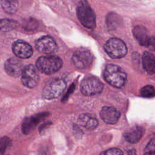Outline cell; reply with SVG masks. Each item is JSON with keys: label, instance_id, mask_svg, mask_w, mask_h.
I'll return each mask as SVG.
<instances>
[{"label": "cell", "instance_id": "obj_23", "mask_svg": "<svg viewBox=\"0 0 155 155\" xmlns=\"http://www.w3.org/2000/svg\"><path fill=\"white\" fill-rule=\"evenodd\" d=\"M11 143L8 137H4L0 139V155H2L6 150L8 146Z\"/></svg>", "mask_w": 155, "mask_h": 155}, {"label": "cell", "instance_id": "obj_4", "mask_svg": "<svg viewBox=\"0 0 155 155\" xmlns=\"http://www.w3.org/2000/svg\"><path fill=\"white\" fill-rule=\"evenodd\" d=\"M104 50L113 59L122 58L127 53V47L125 43L117 38L109 39L104 45Z\"/></svg>", "mask_w": 155, "mask_h": 155}, {"label": "cell", "instance_id": "obj_22", "mask_svg": "<svg viewBox=\"0 0 155 155\" xmlns=\"http://www.w3.org/2000/svg\"><path fill=\"white\" fill-rule=\"evenodd\" d=\"M38 25V22L35 19L30 18L25 21L23 24V28L27 31L33 30L37 28Z\"/></svg>", "mask_w": 155, "mask_h": 155}, {"label": "cell", "instance_id": "obj_25", "mask_svg": "<svg viewBox=\"0 0 155 155\" xmlns=\"http://www.w3.org/2000/svg\"><path fill=\"white\" fill-rule=\"evenodd\" d=\"M144 155H155L154 154V141L152 139L151 141L147 145L145 148Z\"/></svg>", "mask_w": 155, "mask_h": 155}, {"label": "cell", "instance_id": "obj_21", "mask_svg": "<svg viewBox=\"0 0 155 155\" xmlns=\"http://www.w3.org/2000/svg\"><path fill=\"white\" fill-rule=\"evenodd\" d=\"M140 96L143 97L151 98L154 96L155 91L153 86L151 85H147L142 87L140 90Z\"/></svg>", "mask_w": 155, "mask_h": 155}, {"label": "cell", "instance_id": "obj_7", "mask_svg": "<svg viewBox=\"0 0 155 155\" xmlns=\"http://www.w3.org/2000/svg\"><path fill=\"white\" fill-rule=\"evenodd\" d=\"M104 88L103 83L96 77L90 76L84 79L80 85L82 93L85 96L100 94Z\"/></svg>", "mask_w": 155, "mask_h": 155}, {"label": "cell", "instance_id": "obj_16", "mask_svg": "<svg viewBox=\"0 0 155 155\" xmlns=\"http://www.w3.org/2000/svg\"><path fill=\"white\" fill-rule=\"evenodd\" d=\"M78 122L81 126L88 130L94 129L98 125V120L96 117L88 113L80 114L78 119Z\"/></svg>", "mask_w": 155, "mask_h": 155}, {"label": "cell", "instance_id": "obj_11", "mask_svg": "<svg viewBox=\"0 0 155 155\" xmlns=\"http://www.w3.org/2000/svg\"><path fill=\"white\" fill-rule=\"evenodd\" d=\"M12 50L17 57L22 59L29 58L33 54V49L31 45L22 40L16 41L13 44Z\"/></svg>", "mask_w": 155, "mask_h": 155}, {"label": "cell", "instance_id": "obj_5", "mask_svg": "<svg viewBox=\"0 0 155 155\" xmlns=\"http://www.w3.org/2000/svg\"><path fill=\"white\" fill-rule=\"evenodd\" d=\"M66 83L61 79H54L48 82L42 91V96L47 99L59 97L65 90Z\"/></svg>", "mask_w": 155, "mask_h": 155}, {"label": "cell", "instance_id": "obj_18", "mask_svg": "<svg viewBox=\"0 0 155 155\" xmlns=\"http://www.w3.org/2000/svg\"><path fill=\"white\" fill-rule=\"evenodd\" d=\"M1 4L2 9L7 13H15L18 8L17 0H1Z\"/></svg>", "mask_w": 155, "mask_h": 155}, {"label": "cell", "instance_id": "obj_1", "mask_svg": "<svg viewBox=\"0 0 155 155\" xmlns=\"http://www.w3.org/2000/svg\"><path fill=\"white\" fill-rule=\"evenodd\" d=\"M104 78L105 81L115 88H122L127 81L125 71L119 66L112 64L106 65L104 71Z\"/></svg>", "mask_w": 155, "mask_h": 155}, {"label": "cell", "instance_id": "obj_17", "mask_svg": "<svg viewBox=\"0 0 155 155\" xmlns=\"http://www.w3.org/2000/svg\"><path fill=\"white\" fill-rule=\"evenodd\" d=\"M142 65L149 74H153L155 72L154 55L150 52L145 51L142 55Z\"/></svg>", "mask_w": 155, "mask_h": 155}, {"label": "cell", "instance_id": "obj_19", "mask_svg": "<svg viewBox=\"0 0 155 155\" xmlns=\"http://www.w3.org/2000/svg\"><path fill=\"white\" fill-rule=\"evenodd\" d=\"M17 21L11 19H0V31L7 32L14 30L18 27Z\"/></svg>", "mask_w": 155, "mask_h": 155}, {"label": "cell", "instance_id": "obj_10", "mask_svg": "<svg viewBox=\"0 0 155 155\" xmlns=\"http://www.w3.org/2000/svg\"><path fill=\"white\" fill-rule=\"evenodd\" d=\"M133 35L139 44L146 47H154V39L148 35L147 28L142 25H137L133 29Z\"/></svg>", "mask_w": 155, "mask_h": 155}, {"label": "cell", "instance_id": "obj_3", "mask_svg": "<svg viewBox=\"0 0 155 155\" xmlns=\"http://www.w3.org/2000/svg\"><path fill=\"white\" fill-rule=\"evenodd\" d=\"M62 63V59L58 56L53 55L42 56L37 59L36 66L41 73L50 74L58 71L61 68Z\"/></svg>", "mask_w": 155, "mask_h": 155}, {"label": "cell", "instance_id": "obj_15", "mask_svg": "<svg viewBox=\"0 0 155 155\" xmlns=\"http://www.w3.org/2000/svg\"><path fill=\"white\" fill-rule=\"evenodd\" d=\"M145 130L143 127L134 126L127 130L124 133V136L127 142L131 143H135L140 140Z\"/></svg>", "mask_w": 155, "mask_h": 155}, {"label": "cell", "instance_id": "obj_2", "mask_svg": "<svg viewBox=\"0 0 155 155\" xmlns=\"http://www.w3.org/2000/svg\"><path fill=\"white\" fill-rule=\"evenodd\" d=\"M77 17L85 28L94 29L96 25L95 13L86 0L80 1L76 7Z\"/></svg>", "mask_w": 155, "mask_h": 155}, {"label": "cell", "instance_id": "obj_9", "mask_svg": "<svg viewBox=\"0 0 155 155\" xmlns=\"http://www.w3.org/2000/svg\"><path fill=\"white\" fill-rule=\"evenodd\" d=\"M36 50L41 53L49 54L56 53L58 50L56 42L51 37L44 36L35 42Z\"/></svg>", "mask_w": 155, "mask_h": 155}, {"label": "cell", "instance_id": "obj_6", "mask_svg": "<svg viewBox=\"0 0 155 155\" xmlns=\"http://www.w3.org/2000/svg\"><path fill=\"white\" fill-rule=\"evenodd\" d=\"M72 61L76 68L84 70L88 68L93 61V56L85 48H78L72 56Z\"/></svg>", "mask_w": 155, "mask_h": 155}, {"label": "cell", "instance_id": "obj_20", "mask_svg": "<svg viewBox=\"0 0 155 155\" xmlns=\"http://www.w3.org/2000/svg\"><path fill=\"white\" fill-rule=\"evenodd\" d=\"M120 18L117 14L111 13L108 15L106 18V23L109 28H116L118 25L120 24Z\"/></svg>", "mask_w": 155, "mask_h": 155}, {"label": "cell", "instance_id": "obj_14", "mask_svg": "<svg viewBox=\"0 0 155 155\" xmlns=\"http://www.w3.org/2000/svg\"><path fill=\"white\" fill-rule=\"evenodd\" d=\"M48 115V113H42L26 118L22 124V130L24 133L28 134L35 129L36 125Z\"/></svg>", "mask_w": 155, "mask_h": 155}, {"label": "cell", "instance_id": "obj_12", "mask_svg": "<svg viewBox=\"0 0 155 155\" xmlns=\"http://www.w3.org/2000/svg\"><path fill=\"white\" fill-rule=\"evenodd\" d=\"M24 67L22 61L16 58L8 59L4 64V68L7 73L13 77H18L21 75Z\"/></svg>", "mask_w": 155, "mask_h": 155}, {"label": "cell", "instance_id": "obj_8", "mask_svg": "<svg viewBox=\"0 0 155 155\" xmlns=\"http://www.w3.org/2000/svg\"><path fill=\"white\" fill-rule=\"evenodd\" d=\"M21 75L22 82L26 87L33 88L38 85L39 76L38 72L34 65L30 64L24 67Z\"/></svg>", "mask_w": 155, "mask_h": 155}, {"label": "cell", "instance_id": "obj_13", "mask_svg": "<svg viewBox=\"0 0 155 155\" xmlns=\"http://www.w3.org/2000/svg\"><path fill=\"white\" fill-rule=\"evenodd\" d=\"M101 118L107 124H114L120 118V113L115 108L105 106L102 108L99 113Z\"/></svg>", "mask_w": 155, "mask_h": 155}, {"label": "cell", "instance_id": "obj_24", "mask_svg": "<svg viewBox=\"0 0 155 155\" xmlns=\"http://www.w3.org/2000/svg\"><path fill=\"white\" fill-rule=\"evenodd\" d=\"M99 155H124V153L119 148H111L102 152Z\"/></svg>", "mask_w": 155, "mask_h": 155}]
</instances>
